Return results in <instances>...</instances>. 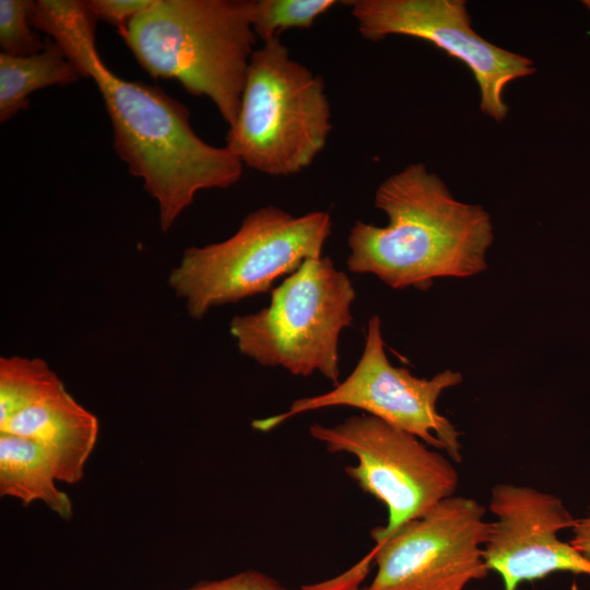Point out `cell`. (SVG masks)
Wrapping results in <instances>:
<instances>
[{"mask_svg": "<svg viewBox=\"0 0 590 590\" xmlns=\"http://www.w3.org/2000/svg\"><path fill=\"white\" fill-rule=\"evenodd\" d=\"M385 226L356 221L347 236L350 272L373 274L394 290H427L440 278L483 272L494 240L491 215L453 197L423 163L387 177L375 192Z\"/></svg>", "mask_w": 590, "mask_h": 590, "instance_id": "obj_1", "label": "cell"}, {"mask_svg": "<svg viewBox=\"0 0 590 590\" xmlns=\"http://www.w3.org/2000/svg\"><path fill=\"white\" fill-rule=\"evenodd\" d=\"M74 68L95 82L111 122L114 149L156 200L163 232L199 191L227 189L239 181L244 165L226 146H214L193 131L184 104L157 86L118 76L97 48Z\"/></svg>", "mask_w": 590, "mask_h": 590, "instance_id": "obj_2", "label": "cell"}, {"mask_svg": "<svg viewBox=\"0 0 590 590\" xmlns=\"http://www.w3.org/2000/svg\"><path fill=\"white\" fill-rule=\"evenodd\" d=\"M251 11L252 0H152L118 33L152 78L208 97L231 128L258 39Z\"/></svg>", "mask_w": 590, "mask_h": 590, "instance_id": "obj_3", "label": "cell"}, {"mask_svg": "<svg viewBox=\"0 0 590 590\" xmlns=\"http://www.w3.org/2000/svg\"><path fill=\"white\" fill-rule=\"evenodd\" d=\"M331 130L321 76L293 59L280 38L256 48L237 120L225 138L228 151L264 175H295L323 151Z\"/></svg>", "mask_w": 590, "mask_h": 590, "instance_id": "obj_4", "label": "cell"}, {"mask_svg": "<svg viewBox=\"0 0 590 590\" xmlns=\"http://www.w3.org/2000/svg\"><path fill=\"white\" fill-rule=\"evenodd\" d=\"M331 229V215L324 211L293 215L261 206L227 239L187 248L168 285L188 315L200 320L214 307L271 292L279 278L322 256Z\"/></svg>", "mask_w": 590, "mask_h": 590, "instance_id": "obj_5", "label": "cell"}, {"mask_svg": "<svg viewBox=\"0 0 590 590\" xmlns=\"http://www.w3.org/2000/svg\"><path fill=\"white\" fill-rule=\"evenodd\" d=\"M356 293L329 257L305 260L271 291L269 306L232 318L239 352L266 367L295 376L321 374L340 382L339 340L353 322Z\"/></svg>", "mask_w": 590, "mask_h": 590, "instance_id": "obj_6", "label": "cell"}, {"mask_svg": "<svg viewBox=\"0 0 590 590\" xmlns=\"http://www.w3.org/2000/svg\"><path fill=\"white\" fill-rule=\"evenodd\" d=\"M309 433L331 453L356 457L357 464L346 467L345 473L387 507L386 526L371 531L375 545L456 493L458 473L445 456L376 416H351L333 426L312 424Z\"/></svg>", "mask_w": 590, "mask_h": 590, "instance_id": "obj_7", "label": "cell"}, {"mask_svg": "<svg viewBox=\"0 0 590 590\" xmlns=\"http://www.w3.org/2000/svg\"><path fill=\"white\" fill-rule=\"evenodd\" d=\"M462 381V375L442 370L430 379L418 378L404 367L393 366L386 354L381 320L373 316L365 333L363 353L351 374L331 390L296 399L280 414L252 421V428L269 432L290 418L324 408L351 406L441 449L457 463L462 460L460 432L438 412L444 390Z\"/></svg>", "mask_w": 590, "mask_h": 590, "instance_id": "obj_8", "label": "cell"}, {"mask_svg": "<svg viewBox=\"0 0 590 590\" xmlns=\"http://www.w3.org/2000/svg\"><path fill=\"white\" fill-rule=\"evenodd\" d=\"M489 522L475 499L448 497L399 528L366 555L377 566L366 590H463L489 573Z\"/></svg>", "mask_w": 590, "mask_h": 590, "instance_id": "obj_9", "label": "cell"}, {"mask_svg": "<svg viewBox=\"0 0 590 590\" xmlns=\"http://www.w3.org/2000/svg\"><path fill=\"white\" fill-rule=\"evenodd\" d=\"M358 33L367 40L408 36L430 43L461 61L480 92V109L503 121L507 86L535 72L533 61L504 49L475 32L463 0H355L346 2Z\"/></svg>", "mask_w": 590, "mask_h": 590, "instance_id": "obj_10", "label": "cell"}, {"mask_svg": "<svg viewBox=\"0 0 590 590\" xmlns=\"http://www.w3.org/2000/svg\"><path fill=\"white\" fill-rule=\"evenodd\" d=\"M488 509L496 520L489 522L482 555L488 570L500 575L504 590H517L523 581L555 571L590 576V560L557 535L577 522L559 497L529 486L497 484Z\"/></svg>", "mask_w": 590, "mask_h": 590, "instance_id": "obj_11", "label": "cell"}, {"mask_svg": "<svg viewBox=\"0 0 590 590\" xmlns=\"http://www.w3.org/2000/svg\"><path fill=\"white\" fill-rule=\"evenodd\" d=\"M0 432L35 441L47 457L58 482L76 484L98 438L99 422L64 385L50 397L22 411Z\"/></svg>", "mask_w": 590, "mask_h": 590, "instance_id": "obj_12", "label": "cell"}, {"mask_svg": "<svg viewBox=\"0 0 590 590\" xmlns=\"http://www.w3.org/2000/svg\"><path fill=\"white\" fill-rule=\"evenodd\" d=\"M54 470L42 448L32 439L0 432V495L23 506L42 502L64 520L73 516L68 494L56 485Z\"/></svg>", "mask_w": 590, "mask_h": 590, "instance_id": "obj_13", "label": "cell"}, {"mask_svg": "<svg viewBox=\"0 0 590 590\" xmlns=\"http://www.w3.org/2000/svg\"><path fill=\"white\" fill-rule=\"evenodd\" d=\"M81 75L51 39L35 55L0 54V121L5 122L28 107V96L52 86L78 82Z\"/></svg>", "mask_w": 590, "mask_h": 590, "instance_id": "obj_14", "label": "cell"}, {"mask_svg": "<svg viewBox=\"0 0 590 590\" xmlns=\"http://www.w3.org/2000/svg\"><path fill=\"white\" fill-rule=\"evenodd\" d=\"M63 386L39 357L0 358V428L22 411L39 403Z\"/></svg>", "mask_w": 590, "mask_h": 590, "instance_id": "obj_15", "label": "cell"}, {"mask_svg": "<svg viewBox=\"0 0 590 590\" xmlns=\"http://www.w3.org/2000/svg\"><path fill=\"white\" fill-rule=\"evenodd\" d=\"M335 0H252L251 24L261 43L280 38L290 28H309Z\"/></svg>", "mask_w": 590, "mask_h": 590, "instance_id": "obj_16", "label": "cell"}, {"mask_svg": "<svg viewBox=\"0 0 590 590\" xmlns=\"http://www.w3.org/2000/svg\"><path fill=\"white\" fill-rule=\"evenodd\" d=\"M34 1H0L1 52L13 57H25L40 52L46 42L32 30L31 11Z\"/></svg>", "mask_w": 590, "mask_h": 590, "instance_id": "obj_17", "label": "cell"}, {"mask_svg": "<svg viewBox=\"0 0 590 590\" xmlns=\"http://www.w3.org/2000/svg\"><path fill=\"white\" fill-rule=\"evenodd\" d=\"M152 0H88L87 8L96 21H104L122 31Z\"/></svg>", "mask_w": 590, "mask_h": 590, "instance_id": "obj_18", "label": "cell"}, {"mask_svg": "<svg viewBox=\"0 0 590 590\" xmlns=\"http://www.w3.org/2000/svg\"><path fill=\"white\" fill-rule=\"evenodd\" d=\"M185 590H286L276 579L248 569L221 580L199 582Z\"/></svg>", "mask_w": 590, "mask_h": 590, "instance_id": "obj_19", "label": "cell"}, {"mask_svg": "<svg viewBox=\"0 0 590 590\" xmlns=\"http://www.w3.org/2000/svg\"><path fill=\"white\" fill-rule=\"evenodd\" d=\"M570 544L590 560V507L586 517L577 519Z\"/></svg>", "mask_w": 590, "mask_h": 590, "instance_id": "obj_20", "label": "cell"}, {"mask_svg": "<svg viewBox=\"0 0 590 590\" xmlns=\"http://www.w3.org/2000/svg\"><path fill=\"white\" fill-rule=\"evenodd\" d=\"M582 3H583V5L587 8V10H588L589 13H590V0H586V1H583Z\"/></svg>", "mask_w": 590, "mask_h": 590, "instance_id": "obj_21", "label": "cell"}, {"mask_svg": "<svg viewBox=\"0 0 590 590\" xmlns=\"http://www.w3.org/2000/svg\"><path fill=\"white\" fill-rule=\"evenodd\" d=\"M355 590H366V589H359V588H358V589H355Z\"/></svg>", "mask_w": 590, "mask_h": 590, "instance_id": "obj_22", "label": "cell"}]
</instances>
